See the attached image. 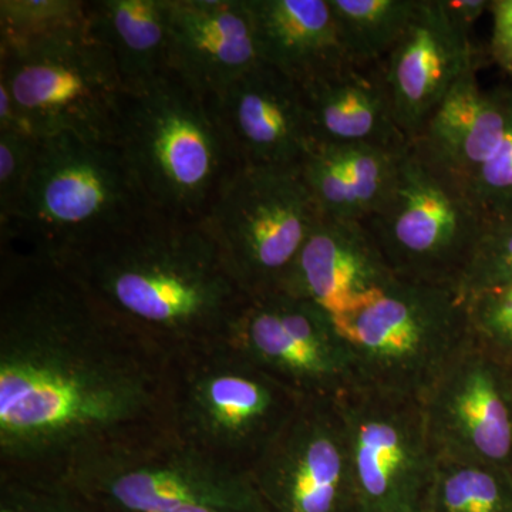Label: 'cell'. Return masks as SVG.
Wrapping results in <instances>:
<instances>
[{"label": "cell", "mask_w": 512, "mask_h": 512, "mask_svg": "<svg viewBox=\"0 0 512 512\" xmlns=\"http://www.w3.org/2000/svg\"><path fill=\"white\" fill-rule=\"evenodd\" d=\"M60 265L168 360L225 342L249 298L202 220L154 210Z\"/></svg>", "instance_id": "obj_2"}, {"label": "cell", "mask_w": 512, "mask_h": 512, "mask_svg": "<svg viewBox=\"0 0 512 512\" xmlns=\"http://www.w3.org/2000/svg\"><path fill=\"white\" fill-rule=\"evenodd\" d=\"M40 137L0 131V224L8 221L28 185Z\"/></svg>", "instance_id": "obj_30"}, {"label": "cell", "mask_w": 512, "mask_h": 512, "mask_svg": "<svg viewBox=\"0 0 512 512\" xmlns=\"http://www.w3.org/2000/svg\"><path fill=\"white\" fill-rule=\"evenodd\" d=\"M225 343L303 399L335 397L353 384L352 353L335 320L286 292L249 296Z\"/></svg>", "instance_id": "obj_12"}, {"label": "cell", "mask_w": 512, "mask_h": 512, "mask_svg": "<svg viewBox=\"0 0 512 512\" xmlns=\"http://www.w3.org/2000/svg\"><path fill=\"white\" fill-rule=\"evenodd\" d=\"M249 474L265 512H360L335 397L303 400Z\"/></svg>", "instance_id": "obj_13"}, {"label": "cell", "mask_w": 512, "mask_h": 512, "mask_svg": "<svg viewBox=\"0 0 512 512\" xmlns=\"http://www.w3.org/2000/svg\"><path fill=\"white\" fill-rule=\"evenodd\" d=\"M87 23V2L80 0H2L0 47L63 35Z\"/></svg>", "instance_id": "obj_25"}, {"label": "cell", "mask_w": 512, "mask_h": 512, "mask_svg": "<svg viewBox=\"0 0 512 512\" xmlns=\"http://www.w3.org/2000/svg\"><path fill=\"white\" fill-rule=\"evenodd\" d=\"M248 0H171L168 67L217 99L261 64Z\"/></svg>", "instance_id": "obj_17"}, {"label": "cell", "mask_w": 512, "mask_h": 512, "mask_svg": "<svg viewBox=\"0 0 512 512\" xmlns=\"http://www.w3.org/2000/svg\"><path fill=\"white\" fill-rule=\"evenodd\" d=\"M322 215L301 170L238 167L202 218L248 296L284 288Z\"/></svg>", "instance_id": "obj_10"}, {"label": "cell", "mask_w": 512, "mask_h": 512, "mask_svg": "<svg viewBox=\"0 0 512 512\" xmlns=\"http://www.w3.org/2000/svg\"><path fill=\"white\" fill-rule=\"evenodd\" d=\"M439 457L512 471V362L473 335L424 394Z\"/></svg>", "instance_id": "obj_14"}, {"label": "cell", "mask_w": 512, "mask_h": 512, "mask_svg": "<svg viewBox=\"0 0 512 512\" xmlns=\"http://www.w3.org/2000/svg\"><path fill=\"white\" fill-rule=\"evenodd\" d=\"M0 261V474L60 480L168 431L170 360L66 266L9 247Z\"/></svg>", "instance_id": "obj_1"}, {"label": "cell", "mask_w": 512, "mask_h": 512, "mask_svg": "<svg viewBox=\"0 0 512 512\" xmlns=\"http://www.w3.org/2000/svg\"><path fill=\"white\" fill-rule=\"evenodd\" d=\"M151 210L119 146L40 137L25 192L0 224L2 247L64 264Z\"/></svg>", "instance_id": "obj_3"}, {"label": "cell", "mask_w": 512, "mask_h": 512, "mask_svg": "<svg viewBox=\"0 0 512 512\" xmlns=\"http://www.w3.org/2000/svg\"><path fill=\"white\" fill-rule=\"evenodd\" d=\"M171 512H255L247 510H238V508L221 507V505H190V507L180 508Z\"/></svg>", "instance_id": "obj_33"}, {"label": "cell", "mask_w": 512, "mask_h": 512, "mask_svg": "<svg viewBox=\"0 0 512 512\" xmlns=\"http://www.w3.org/2000/svg\"><path fill=\"white\" fill-rule=\"evenodd\" d=\"M420 0H329L340 46L357 64H380L400 42Z\"/></svg>", "instance_id": "obj_23"}, {"label": "cell", "mask_w": 512, "mask_h": 512, "mask_svg": "<svg viewBox=\"0 0 512 512\" xmlns=\"http://www.w3.org/2000/svg\"><path fill=\"white\" fill-rule=\"evenodd\" d=\"M490 10L493 32L488 53L512 79V0H493Z\"/></svg>", "instance_id": "obj_31"}, {"label": "cell", "mask_w": 512, "mask_h": 512, "mask_svg": "<svg viewBox=\"0 0 512 512\" xmlns=\"http://www.w3.org/2000/svg\"><path fill=\"white\" fill-rule=\"evenodd\" d=\"M360 512H424L439 454L416 397L350 384L335 396Z\"/></svg>", "instance_id": "obj_11"}, {"label": "cell", "mask_w": 512, "mask_h": 512, "mask_svg": "<svg viewBox=\"0 0 512 512\" xmlns=\"http://www.w3.org/2000/svg\"><path fill=\"white\" fill-rule=\"evenodd\" d=\"M299 86L315 144L403 150L412 143L394 117L382 63L343 59Z\"/></svg>", "instance_id": "obj_19"}, {"label": "cell", "mask_w": 512, "mask_h": 512, "mask_svg": "<svg viewBox=\"0 0 512 512\" xmlns=\"http://www.w3.org/2000/svg\"><path fill=\"white\" fill-rule=\"evenodd\" d=\"M154 211L202 220L238 165L211 101L167 72L128 93L117 140Z\"/></svg>", "instance_id": "obj_4"}, {"label": "cell", "mask_w": 512, "mask_h": 512, "mask_svg": "<svg viewBox=\"0 0 512 512\" xmlns=\"http://www.w3.org/2000/svg\"><path fill=\"white\" fill-rule=\"evenodd\" d=\"M335 323L352 353L353 383L420 400L471 338L456 286L399 278Z\"/></svg>", "instance_id": "obj_6"}, {"label": "cell", "mask_w": 512, "mask_h": 512, "mask_svg": "<svg viewBox=\"0 0 512 512\" xmlns=\"http://www.w3.org/2000/svg\"><path fill=\"white\" fill-rule=\"evenodd\" d=\"M512 284V212L485 217L458 291L466 298Z\"/></svg>", "instance_id": "obj_26"}, {"label": "cell", "mask_w": 512, "mask_h": 512, "mask_svg": "<svg viewBox=\"0 0 512 512\" xmlns=\"http://www.w3.org/2000/svg\"><path fill=\"white\" fill-rule=\"evenodd\" d=\"M59 481L101 512L221 505L265 512L248 471L224 466L164 431L101 451Z\"/></svg>", "instance_id": "obj_9"}, {"label": "cell", "mask_w": 512, "mask_h": 512, "mask_svg": "<svg viewBox=\"0 0 512 512\" xmlns=\"http://www.w3.org/2000/svg\"><path fill=\"white\" fill-rule=\"evenodd\" d=\"M261 62L298 84L346 59L329 0H248Z\"/></svg>", "instance_id": "obj_21"}, {"label": "cell", "mask_w": 512, "mask_h": 512, "mask_svg": "<svg viewBox=\"0 0 512 512\" xmlns=\"http://www.w3.org/2000/svg\"><path fill=\"white\" fill-rule=\"evenodd\" d=\"M424 512H512V471L439 457Z\"/></svg>", "instance_id": "obj_24"}, {"label": "cell", "mask_w": 512, "mask_h": 512, "mask_svg": "<svg viewBox=\"0 0 512 512\" xmlns=\"http://www.w3.org/2000/svg\"><path fill=\"white\" fill-rule=\"evenodd\" d=\"M171 0L87 2L90 33L109 50L127 93L157 82L168 67Z\"/></svg>", "instance_id": "obj_22"}, {"label": "cell", "mask_w": 512, "mask_h": 512, "mask_svg": "<svg viewBox=\"0 0 512 512\" xmlns=\"http://www.w3.org/2000/svg\"><path fill=\"white\" fill-rule=\"evenodd\" d=\"M303 400L221 342L170 360L167 430L249 473Z\"/></svg>", "instance_id": "obj_5"}, {"label": "cell", "mask_w": 512, "mask_h": 512, "mask_svg": "<svg viewBox=\"0 0 512 512\" xmlns=\"http://www.w3.org/2000/svg\"><path fill=\"white\" fill-rule=\"evenodd\" d=\"M210 101L238 167L301 170L315 146L301 86L264 63Z\"/></svg>", "instance_id": "obj_16"}, {"label": "cell", "mask_w": 512, "mask_h": 512, "mask_svg": "<svg viewBox=\"0 0 512 512\" xmlns=\"http://www.w3.org/2000/svg\"><path fill=\"white\" fill-rule=\"evenodd\" d=\"M484 220L467 185L412 141L362 224L396 278L458 288Z\"/></svg>", "instance_id": "obj_7"}, {"label": "cell", "mask_w": 512, "mask_h": 512, "mask_svg": "<svg viewBox=\"0 0 512 512\" xmlns=\"http://www.w3.org/2000/svg\"><path fill=\"white\" fill-rule=\"evenodd\" d=\"M0 512H101L52 478L0 474Z\"/></svg>", "instance_id": "obj_27"}, {"label": "cell", "mask_w": 512, "mask_h": 512, "mask_svg": "<svg viewBox=\"0 0 512 512\" xmlns=\"http://www.w3.org/2000/svg\"><path fill=\"white\" fill-rule=\"evenodd\" d=\"M471 69L460 77L413 141L468 185L503 137L512 84L483 90Z\"/></svg>", "instance_id": "obj_20"}, {"label": "cell", "mask_w": 512, "mask_h": 512, "mask_svg": "<svg viewBox=\"0 0 512 512\" xmlns=\"http://www.w3.org/2000/svg\"><path fill=\"white\" fill-rule=\"evenodd\" d=\"M394 278L362 222L322 218L281 291L315 303L336 322L362 309Z\"/></svg>", "instance_id": "obj_18"}, {"label": "cell", "mask_w": 512, "mask_h": 512, "mask_svg": "<svg viewBox=\"0 0 512 512\" xmlns=\"http://www.w3.org/2000/svg\"><path fill=\"white\" fill-rule=\"evenodd\" d=\"M471 335L512 362V284L467 298Z\"/></svg>", "instance_id": "obj_29"}, {"label": "cell", "mask_w": 512, "mask_h": 512, "mask_svg": "<svg viewBox=\"0 0 512 512\" xmlns=\"http://www.w3.org/2000/svg\"><path fill=\"white\" fill-rule=\"evenodd\" d=\"M484 217L512 212V106L510 120L497 147L467 185Z\"/></svg>", "instance_id": "obj_28"}, {"label": "cell", "mask_w": 512, "mask_h": 512, "mask_svg": "<svg viewBox=\"0 0 512 512\" xmlns=\"http://www.w3.org/2000/svg\"><path fill=\"white\" fill-rule=\"evenodd\" d=\"M478 63L471 30L447 12L443 0H420L406 33L382 63L394 117L409 141L420 136L454 84Z\"/></svg>", "instance_id": "obj_15"}, {"label": "cell", "mask_w": 512, "mask_h": 512, "mask_svg": "<svg viewBox=\"0 0 512 512\" xmlns=\"http://www.w3.org/2000/svg\"><path fill=\"white\" fill-rule=\"evenodd\" d=\"M0 84L37 137L74 134L117 146L127 90L109 50L84 28L0 47Z\"/></svg>", "instance_id": "obj_8"}, {"label": "cell", "mask_w": 512, "mask_h": 512, "mask_svg": "<svg viewBox=\"0 0 512 512\" xmlns=\"http://www.w3.org/2000/svg\"><path fill=\"white\" fill-rule=\"evenodd\" d=\"M491 2L493 0H443V5L460 25L471 30L485 10H490Z\"/></svg>", "instance_id": "obj_32"}]
</instances>
